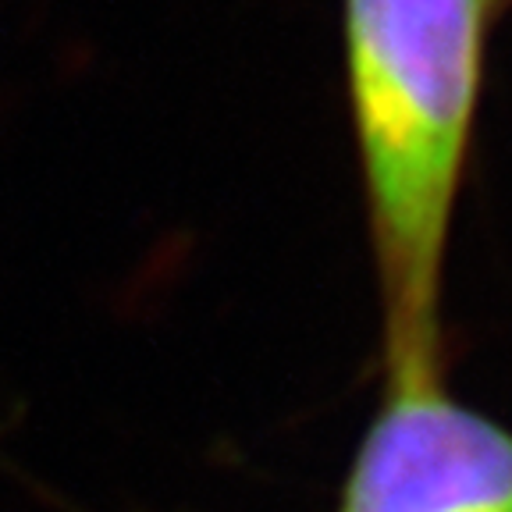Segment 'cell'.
Returning <instances> with one entry per match:
<instances>
[{
  "mask_svg": "<svg viewBox=\"0 0 512 512\" xmlns=\"http://www.w3.org/2000/svg\"><path fill=\"white\" fill-rule=\"evenodd\" d=\"M488 0H345V75L388 381L438 374V303L480 82Z\"/></svg>",
  "mask_w": 512,
  "mask_h": 512,
  "instance_id": "1",
  "label": "cell"
},
{
  "mask_svg": "<svg viewBox=\"0 0 512 512\" xmlns=\"http://www.w3.org/2000/svg\"><path fill=\"white\" fill-rule=\"evenodd\" d=\"M338 512H512V431L452 399L441 377L388 381Z\"/></svg>",
  "mask_w": 512,
  "mask_h": 512,
  "instance_id": "2",
  "label": "cell"
},
{
  "mask_svg": "<svg viewBox=\"0 0 512 512\" xmlns=\"http://www.w3.org/2000/svg\"><path fill=\"white\" fill-rule=\"evenodd\" d=\"M488 4H495V0H488Z\"/></svg>",
  "mask_w": 512,
  "mask_h": 512,
  "instance_id": "3",
  "label": "cell"
}]
</instances>
